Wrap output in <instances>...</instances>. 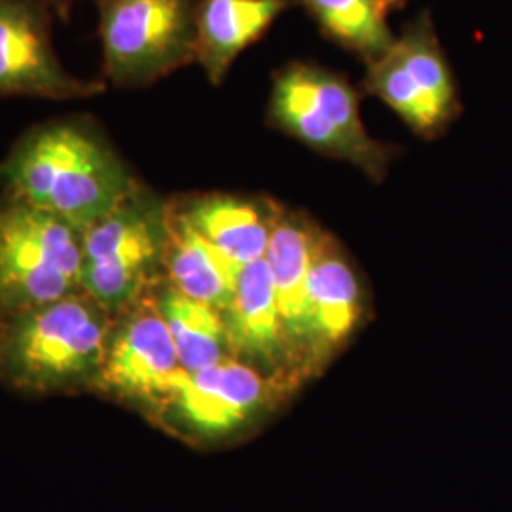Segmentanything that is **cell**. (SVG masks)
I'll return each mask as SVG.
<instances>
[{"mask_svg": "<svg viewBox=\"0 0 512 512\" xmlns=\"http://www.w3.org/2000/svg\"><path fill=\"white\" fill-rule=\"evenodd\" d=\"M46 0H0V97L88 99L105 92L99 80L71 73L52 42Z\"/></svg>", "mask_w": 512, "mask_h": 512, "instance_id": "52a82bcc", "label": "cell"}, {"mask_svg": "<svg viewBox=\"0 0 512 512\" xmlns=\"http://www.w3.org/2000/svg\"><path fill=\"white\" fill-rule=\"evenodd\" d=\"M391 52L423 92L456 116L459 107L456 84L429 19L423 18L406 29L403 37L395 40Z\"/></svg>", "mask_w": 512, "mask_h": 512, "instance_id": "d6986e66", "label": "cell"}, {"mask_svg": "<svg viewBox=\"0 0 512 512\" xmlns=\"http://www.w3.org/2000/svg\"><path fill=\"white\" fill-rule=\"evenodd\" d=\"M107 311L90 296L69 294L19 313L6 334L4 361L29 387H59L97 378L109 344Z\"/></svg>", "mask_w": 512, "mask_h": 512, "instance_id": "7a4b0ae2", "label": "cell"}, {"mask_svg": "<svg viewBox=\"0 0 512 512\" xmlns=\"http://www.w3.org/2000/svg\"><path fill=\"white\" fill-rule=\"evenodd\" d=\"M177 213L239 268L266 256L281 215L272 203L232 194L200 196Z\"/></svg>", "mask_w": 512, "mask_h": 512, "instance_id": "5bb4252c", "label": "cell"}, {"mask_svg": "<svg viewBox=\"0 0 512 512\" xmlns=\"http://www.w3.org/2000/svg\"><path fill=\"white\" fill-rule=\"evenodd\" d=\"M54 10H57L61 16L67 14V6H65V0H46Z\"/></svg>", "mask_w": 512, "mask_h": 512, "instance_id": "ffe728a7", "label": "cell"}, {"mask_svg": "<svg viewBox=\"0 0 512 512\" xmlns=\"http://www.w3.org/2000/svg\"><path fill=\"white\" fill-rule=\"evenodd\" d=\"M366 90L382 99L404 124L421 135L437 133L454 118L452 112L421 90L391 50L366 63Z\"/></svg>", "mask_w": 512, "mask_h": 512, "instance_id": "ac0fdd59", "label": "cell"}, {"mask_svg": "<svg viewBox=\"0 0 512 512\" xmlns=\"http://www.w3.org/2000/svg\"><path fill=\"white\" fill-rule=\"evenodd\" d=\"M105 76L145 88L196 59L192 0H97Z\"/></svg>", "mask_w": 512, "mask_h": 512, "instance_id": "277c9868", "label": "cell"}, {"mask_svg": "<svg viewBox=\"0 0 512 512\" xmlns=\"http://www.w3.org/2000/svg\"><path fill=\"white\" fill-rule=\"evenodd\" d=\"M287 0H202L196 6V61L220 84L239 55L262 37Z\"/></svg>", "mask_w": 512, "mask_h": 512, "instance_id": "4fadbf2b", "label": "cell"}, {"mask_svg": "<svg viewBox=\"0 0 512 512\" xmlns=\"http://www.w3.org/2000/svg\"><path fill=\"white\" fill-rule=\"evenodd\" d=\"M361 317V289L348 260L330 239H319L310 274L308 330L310 366L340 348Z\"/></svg>", "mask_w": 512, "mask_h": 512, "instance_id": "7c38bea8", "label": "cell"}, {"mask_svg": "<svg viewBox=\"0 0 512 512\" xmlns=\"http://www.w3.org/2000/svg\"><path fill=\"white\" fill-rule=\"evenodd\" d=\"M12 200L86 232L126 202L139 184L90 122L69 118L31 129L0 164Z\"/></svg>", "mask_w": 512, "mask_h": 512, "instance_id": "6da1fadb", "label": "cell"}, {"mask_svg": "<svg viewBox=\"0 0 512 512\" xmlns=\"http://www.w3.org/2000/svg\"><path fill=\"white\" fill-rule=\"evenodd\" d=\"M82 232L33 205L0 203V304L33 310L80 289Z\"/></svg>", "mask_w": 512, "mask_h": 512, "instance_id": "3957f363", "label": "cell"}, {"mask_svg": "<svg viewBox=\"0 0 512 512\" xmlns=\"http://www.w3.org/2000/svg\"><path fill=\"white\" fill-rule=\"evenodd\" d=\"M171 209L141 188L82 232L80 289L105 311L131 304L164 262Z\"/></svg>", "mask_w": 512, "mask_h": 512, "instance_id": "5b68a950", "label": "cell"}, {"mask_svg": "<svg viewBox=\"0 0 512 512\" xmlns=\"http://www.w3.org/2000/svg\"><path fill=\"white\" fill-rule=\"evenodd\" d=\"M183 372L156 302L143 304L112 330L99 380L116 393L162 403Z\"/></svg>", "mask_w": 512, "mask_h": 512, "instance_id": "9c48e42d", "label": "cell"}, {"mask_svg": "<svg viewBox=\"0 0 512 512\" xmlns=\"http://www.w3.org/2000/svg\"><path fill=\"white\" fill-rule=\"evenodd\" d=\"M164 264L179 293L222 315L232 306L243 268L202 238L177 211L169 217Z\"/></svg>", "mask_w": 512, "mask_h": 512, "instance_id": "9a60e30c", "label": "cell"}, {"mask_svg": "<svg viewBox=\"0 0 512 512\" xmlns=\"http://www.w3.org/2000/svg\"><path fill=\"white\" fill-rule=\"evenodd\" d=\"M319 27L340 46L365 57L387 54L395 40L382 0H302Z\"/></svg>", "mask_w": 512, "mask_h": 512, "instance_id": "e0dca14e", "label": "cell"}, {"mask_svg": "<svg viewBox=\"0 0 512 512\" xmlns=\"http://www.w3.org/2000/svg\"><path fill=\"white\" fill-rule=\"evenodd\" d=\"M272 378L238 359H226L200 372H181L165 395V410L186 433L217 440L255 418L272 397Z\"/></svg>", "mask_w": 512, "mask_h": 512, "instance_id": "ba28073f", "label": "cell"}, {"mask_svg": "<svg viewBox=\"0 0 512 512\" xmlns=\"http://www.w3.org/2000/svg\"><path fill=\"white\" fill-rule=\"evenodd\" d=\"M222 317L232 355L264 366L274 382L291 366V353L266 258L241 270L234 302Z\"/></svg>", "mask_w": 512, "mask_h": 512, "instance_id": "8fae6325", "label": "cell"}, {"mask_svg": "<svg viewBox=\"0 0 512 512\" xmlns=\"http://www.w3.org/2000/svg\"><path fill=\"white\" fill-rule=\"evenodd\" d=\"M270 118L319 152L361 165L368 173L384 167V150L366 131L357 93L346 78L327 69L293 63L277 73Z\"/></svg>", "mask_w": 512, "mask_h": 512, "instance_id": "8992f818", "label": "cell"}, {"mask_svg": "<svg viewBox=\"0 0 512 512\" xmlns=\"http://www.w3.org/2000/svg\"><path fill=\"white\" fill-rule=\"evenodd\" d=\"M173 338L184 372H200L234 359L220 311L165 287L154 300Z\"/></svg>", "mask_w": 512, "mask_h": 512, "instance_id": "2e32d148", "label": "cell"}, {"mask_svg": "<svg viewBox=\"0 0 512 512\" xmlns=\"http://www.w3.org/2000/svg\"><path fill=\"white\" fill-rule=\"evenodd\" d=\"M319 239L321 232L310 226L306 219L281 211L264 256L274 281L277 308L291 361L304 368H310L308 294Z\"/></svg>", "mask_w": 512, "mask_h": 512, "instance_id": "30bf717a", "label": "cell"}, {"mask_svg": "<svg viewBox=\"0 0 512 512\" xmlns=\"http://www.w3.org/2000/svg\"><path fill=\"white\" fill-rule=\"evenodd\" d=\"M401 2H403V0H382V4L387 8V12H389L391 8H395L397 4H401Z\"/></svg>", "mask_w": 512, "mask_h": 512, "instance_id": "44dd1931", "label": "cell"}]
</instances>
